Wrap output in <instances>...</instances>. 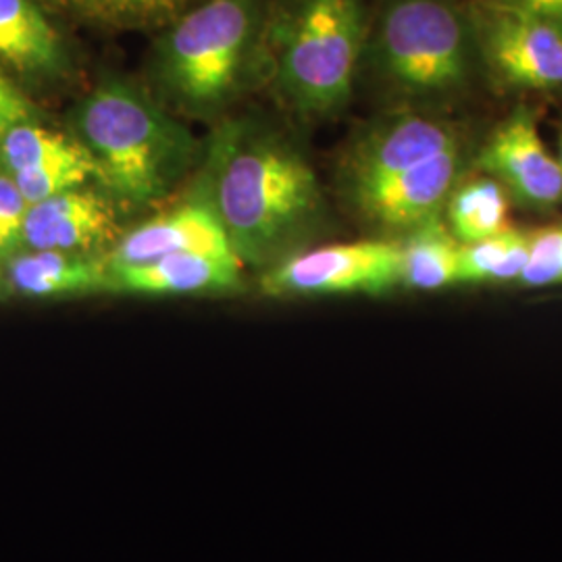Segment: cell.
<instances>
[{
	"mask_svg": "<svg viewBox=\"0 0 562 562\" xmlns=\"http://www.w3.org/2000/svg\"><path fill=\"white\" fill-rule=\"evenodd\" d=\"M241 265L269 269L301 252L323 217L313 167L278 134L229 123L213 140L209 190Z\"/></svg>",
	"mask_w": 562,
	"mask_h": 562,
	"instance_id": "obj_1",
	"label": "cell"
},
{
	"mask_svg": "<svg viewBox=\"0 0 562 562\" xmlns=\"http://www.w3.org/2000/svg\"><path fill=\"white\" fill-rule=\"evenodd\" d=\"M74 136L97 167L106 196L142 209L169 196L196 157L192 134L150 97L104 80L74 111Z\"/></svg>",
	"mask_w": 562,
	"mask_h": 562,
	"instance_id": "obj_2",
	"label": "cell"
},
{
	"mask_svg": "<svg viewBox=\"0 0 562 562\" xmlns=\"http://www.w3.org/2000/svg\"><path fill=\"white\" fill-rule=\"evenodd\" d=\"M367 32L362 0L269 2L261 76L296 117L329 120L352 99Z\"/></svg>",
	"mask_w": 562,
	"mask_h": 562,
	"instance_id": "obj_3",
	"label": "cell"
},
{
	"mask_svg": "<svg viewBox=\"0 0 562 562\" xmlns=\"http://www.w3.org/2000/svg\"><path fill=\"white\" fill-rule=\"evenodd\" d=\"M267 0H204L161 30L153 80L188 117H215L261 76Z\"/></svg>",
	"mask_w": 562,
	"mask_h": 562,
	"instance_id": "obj_4",
	"label": "cell"
},
{
	"mask_svg": "<svg viewBox=\"0 0 562 562\" xmlns=\"http://www.w3.org/2000/svg\"><path fill=\"white\" fill-rule=\"evenodd\" d=\"M362 59L392 99L413 109L459 101L482 67L461 0H385Z\"/></svg>",
	"mask_w": 562,
	"mask_h": 562,
	"instance_id": "obj_5",
	"label": "cell"
},
{
	"mask_svg": "<svg viewBox=\"0 0 562 562\" xmlns=\"http://www.w3.org/2000/svg\"><path fill=\"white\" fill-rule=\"evenodd\" d=\"M475 48L483 71L506 90H562V30L494 0H469Z\"/></svg>",
	"mask_w": 562,
	"mask_h": 562,
	"instance_id": "obj_6",
	"label": "cell"
},
{
	"mask_svg": "<svg viewBox=\"0 0 562 562\" xmlns=\"http://www.w3.org/2000/svg\"><path fill=\"white\" fill-rule=\"evenodd\" d=\"M398 240H361L301 250L265 269L262 294L273 299L385 294L401 285Z\"/></svg>",
	"mask_w": 562,
	"mask_h": 562,
	"instance_id": "obj_7",
	"label": "cell"
},
{
	"mask_svg": "<svg viewBox=\"0 0 562 562\" xmlns=\"http://www.w3.org/2000/svg\"><path fill=\"white\" fill-rule=\"evenodd\" d=\"M461 144H467L461 127L429 109L387 113L346 148L338 173L341 194L350 199Z\"/></svg>",
	"mask_w": 562,
	"mask_h": 562,
	"instance_id": "obj_8",
	"label": "cell"
},
{
	"mask_svg": "<svg viewBox=\"0 0 562 562\" xmlns=\"http://www.w3.org/2000/svg\"><path fill=\"white\" fill-rule=\"evenodd\" d=\"M467 162V144H461L346 201L362 222L401 238L423 223L443 217Z\"/></svg>",
	"mask_w": 562,
	"mask_h": 562,
	"instance_id": "obj_9",
	"label": "cell"
},
{
	"mask_svg": "<svg viewBox=\"0 0 562 562\" xmlns=\"http://www.w3.org/2000/svg\"><path fill=\"white\" fill-rule=\"evenodd\" d=\"M475 165L521 206L550 211L562 202L561 162L546 148L538 120L527 106H519L496 125Z\"/></svg>",
	"mask_w": 562,
	"mask_h": 562,
	"instance_id": "obj_10",
	"label": "cell"
},
{
	"mask_svg": "<svg viewBox=\"0 0 562 562\" xmlns=\"http://www.w3.org/2000/svg\"><path fill=\"white\" fill-rule=\"evenodd\" d=\"M115 202L81 186L27 209L21 250L90 255L102 244L115 240Z\"/></svg>",
	"mask_w": 562,
	"mask_h": 562,
	"instance_id": "obj_11",
	"label": "cell"
},
{
	"mask_svg": "<svg viewBox=\"0 0 562 562\" xmlns=\"http://www.w3.org/2000/svg\"><path fill=\"white\" fill-rule=\"evenodd\" d=\"M171 255L236 257L222 220L206 196L183 202L178 209L127 232L115 244L106 261L132 265Z\"/></svg>",
	"mask_w": 562,
	"mask_h": 562,
	"instance_id": "obj_12",
	"label": "cell"
},
{
	"mask_svg": "<svg viewBox=\"0 0 562 562\" xmlns=\"http://www.w3.org/2000/svg\"><path fill=\"white\" fill-rule=\"evenodd\" d=\"M71 55L41 0H0V74L21 88L63 80Z\"/></svg>",
	"mask_w": 562,
	"mask_h": 562,
	"instance_id": "obj_13",
	"label": "cell"
},
{
	"mask_svg": "<svg viewBox=\"0 0 562 562\" xmlns=\"http://www.w3.org/2000/svg\"><path fill=\"white\" fill-rule=\"evenodd\" d=\"M241 265L236 257L171 255L155 261L113 265L111 294L130 296H206L241 288Z\"/></svg>",
	"mask_w": 562,
	"mask_h": 562,
	"instance_id": "obj_14",
	"label": "cell"
},
{
	"mask_svg": "<svg viewBox=\"0 0 562 562\" xmlns=\"http://www.w3.org/2000/svg\"><path fill=\"white\" fill-rule=\"evenodd\" d=\"M7 292L32 301L81 299L111 292L106 259L83 252L20 250L4 262Z\"/></svg>",
	"mask_w": 562,
	"mask_h": 562,
	"instance_id": "obj_15",
	"label": "cell"
},
{
	"mask_svg": "<svg viewBox=\"0 0 562 562\" xmlns=\"http://www.w3.org/2000/svg\"><path fill=\"white\" fill-rule=\"evenodd\" d=\"M398 244L402 257L401 285L404 288L434 292L461 283V241L452 236L443 217L415 227L413 232L401 236Z\"/></svg>",
	"mask_w": 562,
	"mask_h": 562,
	"instance_id": "obj_16",
	"label": "cell"
},
{
	"mask_svg": "<svg viewBox=\"0 0 562 562\" xmlns=\"http://www.w3.org/2000/svg\"><path fill=\"white\" fill-rule=\"evenodd\" d=\"M76 165L94 167L81 142L74 134L44 127L38 121L20 123L0 138V169L9 176Z\"/></svg>",
	"mask_w": 562,
	"mask_h": 562,
	"instance_id": "obj_17",
	"label": "cell"
},
{
	"mask_svg": "<svg viewBox=\"0 0 562 562\" xmlns=\"http://www.w3.org/2000/svg\"><path fill=\"white\" fill-rule=\"evenodd\" d=\"M508 204L510 199L498 181L487 176L462 178L446 204L443 222L461 244L480 241L510 227Z\"/></svg>",
	"mask_w": 562,
	"mask_h": 562,
	"instance_id": "obj_18",
	"label": "cell"
},
{
	"mask_svg": "<svg viewBox=\"0 0 562 562\" xmlns=\"http://www.w3.org/2000/svg\"><path fill=\"white\" fill-rule=\"evenodd\" d=\"M74 18L106 32L162 30L192 7V0H57Z\"/></svg>",
	"mask_w": 562,
	"mask_h": 562,
	"instance_id": "obj_19",
	"label": "cell"
},
{
	"mask_svg": "<svg viewBox=\"0 0 562 562\" xmlns=\"http://www.w3.org/2000/svg\"><path fill=\"white\" fill-rule=\"evenodd\" d=\"M531 250V232L513 225L501 234L471 244H461V283L513 281L521 278Z\"/></svg>",
	"mask_w": 562,
	"mask_h": 562,
	"instance_id": "obj_20",
	"label": "cell"
},
{
	"mask_svg": "<svg viewBox=\"0 0 562 562\" xmlns=\"http://www.w3.org/2000/svg\"><path fill=\"white\" fill-rule=\"evenodd\" d=\"M519 281L531 288L562 283V223L531 232V250Z\"/></svg>",
	"mask_w": 562,
	"mask_h": 562,
	"instance_id": "obj_21",
	"label": "cell"
},
{
	"mask_svg": "<svg viewBox=\"0 0 562 562\" xmlns=\"http://www.w3.org/2000/svg\"><path fill=\"white\" fill-rule=\"evenodd\" d=\"M38 121V106L30 101L18 81L0 74V138L15 125Z\"/></svg>",
	"mask_w": 562,
	"mask_h": 562,
	"instance_id": "obj_22",
	"label": "cell"
},
{
	"mask_svg": "<svg viewBox=\"0 0 562 562\" xmlns=\"http://www.w3.org/2000/svg\"><path fill=\"white\" fill-rule=\"evenodd\" d=\"M494 2H503L508 7L527 11L531 15H538L562 30V0H494Z\"/></svg>",
	"mask_w": 562,
	"mask_h": 562,
	"instance_id": "obj_23",
	"label": "cell"
},
{
	"mask_svg": "<svg viewBox=\"0 0 562 562\" xmlns=\"http://www.w3.org/2000/svg\"><path fill=\"white\" fill-rule=\"evenodd\" d=\"M11 257V248H9V244L4 240V236H2V229H0V259H9Z\"/></svg>",
	"mask_w": 562,
	"mask_h": 562,
	"instance_id": "obj_24",
	"label": "cell"
},
{
	"mask_svg": "<svg viewBox=\"0 0 562 562\" xmlns=\"http://www.w3.org/2000/svg\"><path fill=\"white\" fill-rule=\"evenodd\" d=\"M7 294V280H4V265L0 262V299Z\"/></svg>",
	"mask_w": 562,
	"mask_h": 562,
	"instance_id": "obj_25",
	"label": "cell"
},
{
	"mask_svg": "<svg viewBox=\"0 0 562 562\" xmlns=\"http://www.w3.org/2000/svg\"><path fill=\"white\" fill-rule=\"evenodd\" d=\"M557 159H559V162H561V167H562V123H561V132H559V157H557Z\"/></svg>",
	"mask_w": 562,
	"mask_h": 562,
	"instance_id": "obj_26",
	"label": "cell"
}]
</instances>
